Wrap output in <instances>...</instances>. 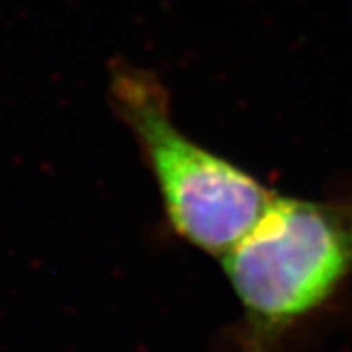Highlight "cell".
<instances>
[{
    "label": "cell",
    "mask_w": 352,
    "mask_h": 352,
    "mask_svg": "<svg viewBox=\"0 0 352 352\" xmlns=\"http://www.w3.org/2000/svg\"><path fill=\"white\" fill-rule=\"evenodd\" d=\"M219 258L243 307L239 352H278L352 278V188L321 200L276 194Z\"/></svg>",
    "instance_id": "6da1fadb"
},
{
    "label": "cell",
    "mask_w": 352,
    "mask_h": 352,
    "mask_svg": "<svg viewBox=\"0 0 352 352\" xmlns=\"http://www.w3.org/2000/svg\"><path fill=\"white\" fill-rule=\"evenodd\" d=\"M112 98L153 170L170 227L200 251L223 256L276 192L180 131L170 118L168 94L151 73L116 69Z\"/></svg>",
    "instance_id": "7a4b0ae2"
}]
</instances>
